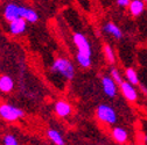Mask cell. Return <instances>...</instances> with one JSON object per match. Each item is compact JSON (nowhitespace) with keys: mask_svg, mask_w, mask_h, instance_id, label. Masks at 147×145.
I'll list each match as a JSON object with an SVG mask.
<instances>
[{"mask_svg":"<svg viewBox=\"0 0 147 145\" xmlns=\"http://www.w3.org/2000/svg\"><path fill=\"white\" fill-rule=\"evenodd\" d=\"M125 78H126L127 81H130L134 86L139 85V77H138L137 71L133 67H127L125 70Z\"/></svg>","mask_w":147,"mask_h":145,"instance_id":"obj_16","label":"cell"},{"mask_svg":"<svg viewBox=\"0 0 147 145\" xmlns=\"http://www.w3.org/2000/svg\"><path fill=\"white\" fill-rule=\"evenodd\" d=\"M111 137L117 144H126L128 142V132L121 126H115L111 129Z\"/></svg>","mask_w":147,"mask_h":145,"instance_id":"obj_9","label":"cell"},{"mask_svg":"<svg viewBox=\"0 0 147 145\" xmlns=\"http://www.w3.org/2000/svg\"><path fill=\"white\" fill-rule=\"evenodd\" d=\"M96 116L100 123L107 125H112L118 121L117 112L109 104H99L96 109Z\"/></svg>","mask_w":147,"mask_h":145,"instance_id":"obj_2","label":"cell"},{"mask_svg":"<svg viewBox=\"0 0 147 145\" xmlns=\"http://www.w3.org/2000/svg\"><path fill=\"white\" fill-rule=\"evenodd\" d=\"M103 30L106 34H109L110 36L115 37L116 40H120V39H123V36H124L123 30L115 22H107V23H105L104 27H103Z\"/></svg>","mask_w":147,"mask_h":145,"instance_id":"obj_12","label":"cell"},{"mask_svg":"<svg viewBox=\"0 0 147 145\" xmlns=\"http://www.w3.org/2000/svg\"><path fill=\"white\" fill-rule=\"evenodd\" d=\"M119 89H120V92L123 94V96L128 101V102H137L138 100V92H137V89L134 87L133 84H131L130 81H123L119 84Z\"/></svg>","mask_w":147,"mask_h":145,"instance_id":"obj_5","label":"cell"},{"mask_svg":"<svg viewBox=\"0 0 147 145\" xmlns=\"http://www.w3.org/2000/svg\"><path fill=\"white\" fill-rule=\"evenodd\" d=\"M145 3H146V4H147V0H145Z\"/></svg>","mask_w":147,"mask_h":145,"instance_id":"obj_23","label":"cell"},{"mask_svg":"<svg viewBox=\"0 0 147 145\" xmlns=\"http://www.w3.org/2000/svg\"><path fill=\"white\" fill-rule=\"evenodd\" d=\"M24 116H25V112L20 109V108L8 103L0 104V117L5 120L6 122H15Z\"/></svg>","mask_w":147,"mask_h":145,"instance_id":"obj_3","label":"cell"},{"mask_svg":"<svg viewBox=\"0 0 147 145\" xmlns=\"http://www.w3.org/2000/svg\"><path fill=\"white\" fill-rule=\"evenodd\" d=\"M27 29V20L24 17H18L9 22V31L13 35H21Z\"/></svg>","mask_w":147,"mask_h":145,"instance_id":"obj_8","label":"cell"},{"mask_svg":"<svg viewBox=\"0 0 147 145\" xmlns=\"http://www.w3.org/2000/svg\"><path fill=\"white\" fill-rule=\"evenodd\" d=\"M76 61L80 64V66H82L83 69H88V67L91 66V57H85V56L76 55Z\"/></svg>","mask_w":147,"mask_h":145,"instance_id":"obj_18","label":"cell"},{"mask_svg":"<svg viewBox=\"0 0 147 145\" xmlns=\"http://www.w3.org/2000/svg\"><path fill=\"white\" fill-rule=\"evenodd\" d=\"M14 88V81L9 76H0V92L11 93Z\"/></svg>","mask_w":147,"mask_h":145,"instance_id":"obj_13","label":"cell"},{"mask_svg":"<svg viewBox=\"0 0 147 145\" xmlns=\"http://www.w3.org/2000/svg\"><path fill=\"white\" fill-rule=\"evenodd\" d=\"M54 110H55V114L60 117H67L71 114L72 112V108L70 106L69 102L67 101H63V100H60L55 103L54 106Z\"/></svg>","mask_w":147,"mask_h":145,"instance_id":"obj_10","label":"cell"},{"mask_svg":"<svg viewBox=\"0 0 147 145\" xmlns=\"http://www.w3.org/2000/svg\"><path fill=\"white\" fill-rule=\"evenodd\" d=\"M50 72L53 74L62 77L64 80H71L75 76V66L71 63V61L63 57H59L51 64Z\"/></svg>","mask_w":147,"mask_h":145,"instance_id":"obj_1","label":"cell"},{"mask_svg":"<svg viewBox=\"0 0 147 145\" xmlns=\"http://www.w3.org/2000/svg\"><path fill=\"white\" fill-rule=\"evenodd\" d=\"M21 17L26 19L27 22H29V23H35V22H38V20H39V15H38V13H36L34 9L28 8V7H25V6H22Z\"/></svg>","mask_w":147,"mask_h":145,"instance_id":"obj_14","label":"cell"},{"mask_svg":"<svg viewBox=\"0 0 147 145\" xmlns=\"http://www.w3.org/2000/svg\"><path fill=\"white\" fill-rule=\"evenodd\" d=\"M141 89H142V92H144V93H145V94L147 95V88H145V87H142Z\"/></svg>","mask_w":147,"mask_h":145,"instance_id":"obj_22","label":"cell"},{"mask_svg":"<svg viewBox=\"0 0 147 145\" xmlns=\"http://www.w3.org/2000/svg\"><path fill=\"white\" fill-rule=\"evenodd\" d=\"M21 13H22V6L11 3V4H7L5 6L4 17L6 19V21L11 22V21L18 19V17H21Z\"/></svg>","mask_w":147,"mask_h":145,"instance_id":"obj_7","label":"cell"},{"mask_svg":"<svg viewBox=\"0 0 147 145\" xmlns=\"http://www.w3.org/2000/svg\"><path fill=\"white\" fill-rule=\"evenodd\" d=\"M3 144L5 145H18L19 144V142H18V138L14 136V135H5L3 137Z\"/></svg>","mask_w":147,"mask_h":145,"instance_id":"obj_20","label":"cell"},{"mask_svg":"<svg viewBox=\"0 0 147 145\" xmlns=\"http://www.w3.org/2000/svg\"><path fill=\"white\" fill-rule=\"evenodd\" d=\"M145 6H146L145 0H131V3H130V5H128L127 9H128V13H130L132 16L137 17V16H140L144 13Z\"/></svg>","mask_w":147,"mask_h":145,"instance_id":"obj_11","label":"cell"},{"mask_svg":"<svg viewBox=\"0 0 147 145\" xmlns=\"http://www.w3.org/2000/svg\"><path fill=\"white\" fill-rule=\"evenodd\" d=\"M130 3H131V0H117V5L121 8H127Z\"/></svg>","mask_w":147,"mask_h":145,"instance_id":"obj_21","label":"cell"},{"mask_svg":"<svg viewBox=\"0 0 147 145\" xmlns=\"http://www.w3.org/2000/svg\"><path fill=\"white\" fill-rule=\"evenodd\" d=\"M72 41H74V44L77 48V55L91 57V55H92L91 44L85 35H83L81 33H75L72 35Z\"/></svg>","mask_w":147,"mask_h":145,"instance_id":"obj_4","label":"cell"},{"mask_svg":"<svg viewBox=\"0 0 147 145\" xmlns=\"http://www.w3.org/2000/svg\"><path fill=\"white\" fill-rule=\"evenodd\" d=\"M47 136L54 144H56V145H64L65 144V142H64L62 135L60 134V131L55 130V129H48L47 130Z\"/></svg>","mask_w":147,"mask_h":145,"instance_id":"obj_15","label":"cell"},{"mask_svg":"<svg viewBox=\"0 0 147 145\" xmlns=\"http://www.w3.org/2000/svg\"><path fill=\"white\" fill-rule=\"evenodd\" d=\"M118 84L113 80V78L111 76H104L102 78V88L103 92L105 93L106 96L113 99L117 93H118Z\"/></svg>","mask_w":147,"mask_h":145,"instance_id":"obj_6","label":"cell"},{"mask_svg":"<svg viewBox=\"0 0 147 145\" xmlns=\"http://www.w3.org/2000/svg\"><path fill=\"white\" fill-rule=\"evenodd\" d=\"M104 56H105L106 61L110 64L115 65V63H116V53H115V50L112 49V47H110L109 44L104 45Z\"/></svg>","mask_w":147,"mask_h":145,"instance_id":"obj_17","label":"cell"},{"mask_svg":"<svg viewBox=\"0 0 147 145\" xmlns=\"http://www.w3.org/2000/svg\"><path fill=\"white\" fill-rule=\"evenodd\" d=\"M110 76L113 78V80H115L118 85L124 81V80H123V77H121V73H120V71H119L117 67H115V66H112L111 69H110Z\"/></svg>","mask_w":147,"mask_h":145,"instance_id":"obj_19","label":"cell"}]
</instances>
